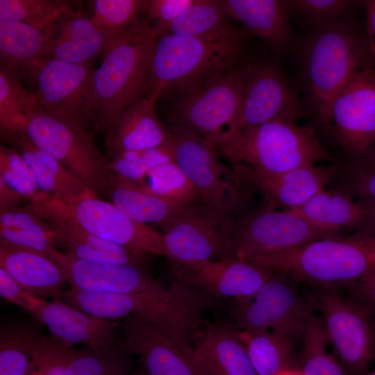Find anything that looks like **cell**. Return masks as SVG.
I'll use <instances>...</instances> for the list:
<instances>
[{
	"instance_id": "6da1fadb",
	"label": "cell",
	"mask_w": 375,
	"mask_h": 375,
	"mask_svg": "<svg viewBox=\"0 0 375 375\" xmlns=\"http://www.w3.org/2000/svg\"><path fill=\"white\" fill-rule=\"evenodd\" d=\"M355 12L310 26L294 49L303 90L321 124L338 92L372 61L365 24Z\"/></svg>"
},
{
	"instance_id": "7a4b0ae2",
	"label": "cell",
	"mask_w": 375,
	"mask_h": 375,
	"mask_svg": "<svg viewBox=\"0 0 375 375\" xmlns=\"http://www.w3.org/2000/svg\"><path fill=\"white\" fill-rule=\"evenodd\" d=\"M62 301L102 319L138 315L192 345L193 336L205 321V311H215L220 299L170 278L158 288L133 293L93 292L69 288Z\"/></svg>"
},
{
	"instance_id": "3957f363",
	"label": "cell",
	"mask_w": 375,
	"mask_h": 375,
	"mask_svg": "<svg viewBox=\"0 0 375 375\" xmlns=\"http://www.w3.org/2000/svg\"><path fill=\"white\" fill-rule=\"evenodd\" d=\"M247 34L228 22L195 37L157 35L147 95L173 99L224 74L244 60Z\"/></svg>"
},
{
	"instance_id": "277c9868",
	"label": "cell",
	"mask_w": 375,
	"mask_h": 375,
	"mask_svg": "<svg viewBox=\"0 0 375 375\" xmlns=\"http://www.w3.org/2000/svg\"><path fill=\"white\" fill-rule=\"evenodd\" d=\"M157 33L151 20H140L115 40L92 74L86 114L95 132L108 131L115 119L148 94Z\"/></svg>"
},
{
	"instance_id": "5b68a950",
	"label": "cell",
	"mask_w": 375,
	"mask_h": 375,
	"mask_svg": "<svg viewBox=\"0 0 375 375\" xmlns=\"http://www.w3.org/2000/svg\"><path fill=\"white\" fill-rule=\"evenodd\" d=\"M248 262L285 272L294 282L347 288L375 268V237L337 235Z\"/></svg>"
},
{
	"instance_id": "8992f818",
	"label": "cell",
	"mask_w": 375,
	"mask_h": 375,
	"mask_svg": "<svg viewBox=\"0 0 375 375\" xmlns=\"http://www.w3.org/2000/svg\"><path fill=\"white\" fill-rule=\"evenodd\" d=\"M219 150L236 172L266 176L315 165L319 160L338 163L319 142L312 128L285 118L247 127Z\"/></svg>"
},
{
	"instance_id": "52a82bcc",
	"label": "cell",
	"mask_w": 375,
	"mask_h": 375,
	"mask_svg": "<svg viewBox=\"0 0 375 375\" xmlns=\"http://www.w3.org/2000/svg\"><path fill=\"white\" fill-rule=\"evenodd\" d=\"M244 60L219 76L175 98L169 120L217 149L239 135Z\"/></svg>"
},
{
	"instance_id": "ba28073f",
	"label": "cell",
	"mask_w": 375,
	"mask_h": 375,
	"mask_svg": "<svg viewBox=\"0 0 375 375\" xmlns=\"http://www.w3.org/2000/svg\"><path fill=\"white\" fill-rule=\"evenodd\" d=\"M169 129L174 161L196 188L201 205L221 219L238 218L248 185L223 163L217 149L185 128Z\"/></svg>"
},
{
	"instance_id": "9c48e42d",
	"label": "cell",
	"mask_w": 375,
	"mask_h": 375,
	"mask_svg": "<svg viewBox=\"0 0 375 375\" xmlns=\"http://www.w3.org/2000/svg\"><path fill=\"white\" fill-rule=\"evenodd\" d=\"M25 132L78 178L96 197L106 194L110 172L108 158L95 146V131L52 115L43 110L30 116Z\"/></svg>"
},
{
	"instance_id": "30bf717a",
	"label": "cell",
	"mask_w": 375,
	"mask_h": 375,
	"mask_svg": "<svg viewBox=\"0 0 375 375\" xmlns=\"http://www.w3.org/2000/svg\"><path fill=\"white\" fill-rule=\"evenodd\" d=\"M310 301L322 315L329 343L347 375H367L375 360V323L357 303L331 286H312Z\"/></svg>"
},
{
	"instance_id": "8fae6325",
	"label": "cell",
	"mask_w": 375,
	"mask_h": 375,
	"mask_svg": "<svg viewBox=\"0 0 375 375\" xmlns=\"http://www.w3.org/2000/svg\"><path fill=\"white\" fill-rule=\"evenodd\" d=\"M287 274L276 272L252 297L236 300L232 312L242 333L270 331L297 343L305 332L314 307Z\"/></svg>"
},
{
	"instance_id": "7c38bea8",
	"label": "cell",
	"mask_w": 375,
	"mask_h": 375,
	"mask_svg": "<svg viewBox=\"0 0 375 375\" xmlns=\"http://www.w3.org/2000/svg\"><path fill=\"white\" fill-rule=\"evenodd\" d=\"M31 201L40 202L72 219L101 239L138 254H153L167 258L162 233L151 226L133 221L111 202L94 195L60 201L44 192Z\"/></svg>"
},
{
	"instance_id": "4fadbf2b",
	"label": "cell",
	"mask_w": 375,
	"mask_h": 375,
	"mask_svg": "<svg viewBox=\"0 0 375 375\" xmlns=\"http://www.w3.org/2000/svg\"><path fill=\"white\" fill-rule=\"evenodd\" d=\"M322 125L347 159L357 156L375 141V68L372 61L338 92Z\"/></svg>"
},
{
	"instance_id": "5bb4252c",
	"label": "cell",
	"mask_w": 375,
	"mask_h": 375,
	"mask_svg": "<svg viewBox=\"0 0 375 375\" xmlns=\"http://www.w3.org/2000/svg\"><path fill=\"white\" fill-rule=\"evenodd\" d=\"M334 235H337L313 226L288 210L266 208L233 219L231 227L234 256L247 261Z\"/></svg>"
},
{
	"instance_id": "9a60e30c",
	"label": "cell",
	"mask_w": 375,
	"mask_h": 375,
	"mask_svg": "<svg viewBox=\"0 0 375 375\" xmlns=\"http://www.w3.org/2000/svg\"><path fill=\"white\" fill-rule=\"evenodd\" d=\"M308 114L277 64L263 58L244 61L239 135L247 127L277 118L297 121Z\"/></svg>"
},
{
	"instance_id": "2e32d148",
	"label": "cell",
	"mask_w": 375,
	"mask_h": 375,
	"mask_svg": "<svg viewBox=\"0 0 375 375\" xmlns=\"http://www.w3.org/2000/svg\"><path fill=\"white\" fill-rule=\"evenodd\" d=\"M121 341L139 356L145 375H205L193 347L138 315L119 320Z\"/></svg>"
},
{
	"instance_id": "e0dca14e",
	"label": "cell",
	"mask_w": 375,
	"mask_h": 375,
	"mask_svg": "<svg viewBox=\"0 0 375 375\" xmlns=\"http://www.w3.org/2000/svg\"><path fill=\"white\" fill-rule=\"evenodd\" d=\"M232 220L221 219L200 205L169 221L160 228L167 259L190 262L235 257L231 240Z\"/></svg>"
},
{
	"instance_id": "ac0fdd59",
	"label": "cell",
	"mask_w": 375,
	"mask_h": 375,
	"mask_svg": "<svg viewBox=\"0 0 375 375\" xmlns=\"http://www.w3.org/2000/svg\"><path fill=\"white\" fill-rule=\"evenodd\" d=\"M172 278L218 299H248L276 274V271L234 256L190 262H169Z\"/></svg>"
},
{
	"instance_id": "d6986e66",
	"label": "cell",
	"mask_w": 375,
	"mask_h": 375,
	"mask_svg": "<svg viewBox=\"0 0 375 375\" xmlns=\"http://www.w3.org/2000/svg\"><path fill=\"white\" fill-rule=\"evenodd\" d=\"M94 71L90 62L44 59L32 73L43 110L87 128L86 106Z\"/></svg>"
},
{
	"instance_id": "ffe728a7",
	"label": "cell",
	"mask_w": 375,
	"mask_h": 375,
	"mask_svg": "<svg viewBox=\"0 0 375 375\" xmlns=\"http://www.w3.org/2000/svg\"><path fill=\"white\" fill-rule=\"evenodd\" d=\"M28 312L65 348L78 344L93 349L106 346L115 340L119 326V321L97 317L62 300L47 301L33 297Z\"/></svg>"
},
{
	"instance_id": "44dd1931",
	"label": "cell",
	"mask_w": 375,
	"mask_h": 375,
	"mask_svg": "<svg viewBox=\"0 0 375 375\" xmlns=\"http://www.w3.org/2000/svg\"><path fill=\"white\" fill-rule=\"evenodd\" d=\"M25 206L47 224L56 246L65 250L68 256L83 260L144 266L146 256L90 233L40 202L31 201Z\"/></svg>"
},
{
	"instance_id": "7402d4cb",
	"label": "cell",
	"mask_w": 375,
	"mask_h": 375,
	"mask_svg": "<svg viewBox=\"0 0 375 375\" xmlns=\"http://www.w3.org/2000/svg\"><path fill=\"white\" fill-rule=\"evenodd\" d=\"M158 94L147 95L123 110L107 131L106 156L108 160L122 153L156 148L172 142L169 128L159 119L156 110Z\"/></svg>"
},
{
	"instance_id": "603a6c76",
	"label": "cell",
	"mask_w": 375,
	"mask_h": 375,
	"mask_svg": "<svg viewBox=\"0 0 375 375\" xmlns=\"http://www.w3.org/2000/svg\"><path fill=\"white\" fill-rule=\"evenodd\" d=\"M341 165H316L299 167L280 174L266 176L251 172H237L248 185L256 188L265 198L266 208L299 206L324 190V187L337 176Z\"/></svg>"
},
{
	"instance_id": "cb8c5ba5",
	"label": "cell",
	"mask_w": 375,
	"mask_h": 375,
	"mask_svg": "<svg viewBox=\"0 0 375 375\" xmlns=\"http://www.w3.org/2000/svg\"><path fill=\"white\" fill-rule=\"evenodd\" d=\"M192 346L205 375H258L235 326L204 321L194 333Z\"/></svg>"
},
{
	"instance_id": "d4e9b609",
	"label": "cell",
	"mask_w": 375,
	"mask_h": 375,
	"mask_svg": "<svg viewBox=\"0 0 375 375\" xmlns=\"http://www.w3.org/2000/svg\"><path fill=\"white\" fill-rule=\"evenodd\" d=\"M228 17L247 34L262 39L276 56L294 51L297 39L290 25L292 9L282 0H221Z\"/></svg>"
},
{
	"instance_id": "484cf974",
	"label": "cell",
	"mask_w": 375,
	"mask_h": 375,
	"mask_svg": "<svg viewBox=\"0 0 375 375\" xmlns=\"http://www.w3.org/2000/svg\"><path fill=\"white\" fill-rule=\"evenodd\" d=\"M65 255L60 268L72 289L133 293L163 285L144 266L83 260Z\"/></svg>"
},
{
	"instance_id": "4316f807",
	"label": "cell",
	"mask_w": 375,
	"mask_h": 375,
	"mask_svg": "<svg viewBox=\"0 0 375 375\" xmlns=\"http://www.w3.org/2000/svg\"><path fill=\"white\" fill-rule=\"evenodd\" d=\"M0 267L32 296L61 300L67 283L61 268L46 255L0 238Z\"/></svg>"
},
{
	"instance_id": "83f0119b",
	"label": "cell",
	"mask_w": 375,
	"mask_h": 375,
	"mask_svg": "<svg viewBox=\"0 0 375 375\" xmlns=\"http://www.w3.org/2000/svg\"><path fill=\"white\" fill-rule=\"evenodd\" d=\"M47 38L46 58L85 64L101 56L116 39L105 34L79 12L60 17L43 31Z\"/></svg>"
},
{
	"instance_id": "f1b7e54d",
	"label": "cell",
	"mask_w": 375,
	"mask_h": 375,
	"mask_svg": "<svg viewBox=\"0 0 375 375\" xmlns=\"http://www.w3.org/2000/svg\"><path fill=\"white\" fill-rule=\"evenodd\" d=\"M111 173V172H110ZM110 202L133 221L160 228L200 205H187L157 194L138 181L110 174L106 192Z\"/></svg>"
},
{
	"instance_id": "f546056e",
	"label": "cell",
	"mask_w": 375,
	"mask_h": 375,
	"mask_svg": "<svg viewBox=\"0 0 375 375\" xmlns=\"http://www.w3.org/2000/svg\"><path fill=\"white\" fill-rule=\"evenodd\" d=\"M6 141L18 148L44 194L60 201L94 195L56 159L35 145L25 131Z\"/></svg>"
},
{
	"instance_id": "4dcf8cb0",
	"label": "cell",
	"mask_w": 375,
	"mask_h": 375,
	"mask_svg": "<svg viewBox=\"0 0 375 375\" xmlns=\"http://www.w3.org/2000/svg\"><path fill=\"white\" fill-rule=\"evenodd\" d=\"M313 226L335 235L356 228L362 219L360 203L339 191H321L304 203L288 209Z\"/></svg>"
},
{
	"instance_id": "1f68e13d",
	"label": "cell",
	"mask_w": 375,
	"mask_h": 375,
	"mask_svg": "<svg viewBox=\"0 0 375 375\" xmlns=\"http://www.w3.org/2000/svg\"><path fill=\"white\" fill-rule=\"evenodd\" d=\"M47 45L43 31L21 22L0 19L1 68L16 74L24 67L32 74L46 58Z\"/></svg>"
},
{
	"instance_id": "d6a6232c",
	"label": "cell",
	"mask_w": 375,
	"mask_h": 375,
	"mask_svg": "<svg viewBox=\"0 0 375 375\" xmlns=\"http://www.w3.org/2000/svg\"><path fill=\"white\" fill-rule=\"evenodd\" d=\"M0 238L36 250L60 267L66 258L56 248L47 224L26 206L0 212Z\"/></svg>"
},
{
	"instance_id": "836d02e7",
	"label": "cell",
	"mask_w": 375,
	"mask_h": 375,
	"mask_svg": "<svg viewBox=\"0 0 375 375\" xmlns=\"http://www.w3.org/2000/svg\"><path fill=\"white\" fill-rule=\"evenodd\" d=\"M241 335L258 375H281L298 369L294 341L270 331Z\"/></svg>"
},
{
	"instance_id": "e575fe53",
	"label": "cell",
	"mask_w": 375,
	"mask_h": 375,
	"mask_svg": "<svg viewBox=\"0 0 375 375\" xmlns=\"http://www.w3.org/2000/svg\"><path fill=\"white\" fill-rule=\"evenodd\" d=\"M43 110L35 92L25 89L16 74L0 68V132L6 140L23 131L28 118Z\"/></svg>"
},
{
	"instance_id": "d590c367",
	"label": "cell",
	"mask_w": 375,
	"mask_h": 375,
	"mask_svg": "<svg viewBox=\"0 0 375 375\" xmlns=\"http://www.w3.org/2000/svg\"><path fill=\"white\" fill-rule=\"evenodd\" d=\"M42 334L22 322L1 325L0 375H26Z\"/></svg>"
},
{
	"instance_id": "8d00e7d4",
	"label": "cell",
	"mask_w": 375,
	"mask_h": 375,
	"mask_svg": "<svg viewBox=\"0 0 375 375\" xmlns=\"http://www.w3.org/2000/svg\"><path fill=\"white\" fill-rule=\"evenodd\" d=\"M301 341L297 365L301 375H347L340 362L327 351L329 340L319 317L311 315Z\"/></svg>"
},
{
	"instance_id": "74e56055",
	"label": "cell",
	"mask_w": 375,
	"mask_h": 375,
	"mask_svg": "<svg viewBox=\"0 0 375 375\" xmlns=\"http://www.w3.org/2000/svg\"><path fill=\"white\" fill-rule=\"evenodd\" d=\"M130 354L120 339L95 349H74L69 375H128Z\"/></svg>"
},
{
	"instance_id": "f35d334b",
	"label": "cell",
	"mask_w": 375,
	"mask_h": 375,
	"mask_svg": "<svg viewBox=\"0 0 375 375\" xmlns=\"http://www.w3.org/2000/svg\"><path fill=\"white\" fill-rule=\"evenodd\" d=\"M228 16L221 0H194L178 17L153 25L157 35L195 37L209 33L227 23Z\"/></svg>"
},
{
	"instance_id": "ab89813d",
	"label": "cell",
	"mask_w": 375,
	"mask_h": 375,
	"mask_svg": "<svg viewBox=\"0 0 375 375\" xmlns=\"http://www.w3.org/2000/svg\"><path fill=\"white\" fill-rule=\"evenodd\" d=\"M336 190L356 201L375 200V141L346 160L338 174Z\"/></svg>"
},
{
	"instance_id": "60d3db41",
	"label": "cell",
	"mask_w": 375,
	"mask_h": 375,
	"mask_svg": "<svg viewBox=\"0 0 375 375\" xmlns=\"http://www.w3.org/2000/svg\"><path fill=\"white\" fill-rule=\"evenodd\" d=\"M148 0H95L92 22L108 36L116 39L140 20Z\"/></svg>"
},
{
	"instance_id": "b9f144b4",
	"label": "cell",
	"mask_w": 375,
	"mask_h": 375,
	"mask_svg": "<svg viewBox=\"0 0 375 375\" xmlns=\"http://www.w3.org/2000/svg\"><path fill=\"white\" fill-rule=\"evenodd\" d=\"M73 10L62 1L0 0V19L25 23L43 31Z\"/></svg>"
},
{
	"instance_id": "7bdbcfd3",
	"label": "cell",
	"mask_w": 375,
	"mask_h": 375,
	"mask_svg": "<svg viewBox=\"0 0 375 375\" xmlns=\"http://www.w3.org/2000/svg\"><path fill=\"white\" fill-rule=\"evenodd\" d=\"M138 181L157 194L187 205H201L196 188L175 161L153 167Z\"/></svg>"
},
{
	"instance_id": "ee69618b",
	"label": "cell",
	"mask_w": 375,
	"mask_h": 375,
	"mask_svg": "<svg viewBox=\"0 0 375 375\" xmlns=\"http://www.w3.org/2000/svg\"><path fill=\"white\" fill-rule=\"evenodd\" d=\"M173 161L174 157L172 142L156 148L122 153L110 159L107 168L114 174L140 181L153 167Z\"/></svg>"
},
{
	"instance_id": "f6af8a7d",
	"label": "cell",
	"mask_w": 375,
	"mask_h": 375,
	"mask_svg": "<svg viewBox=\"0 0 375 375\" xmlns=\"http://www.w3.org/2000/svg\"><path fill=\"white\" fill-rule=\"evenodd\" d=\"M0 179L29 201L42 192L31 168L16 149L1 145Z\"/></svg>"
},
{
	"instance_id": "bcb514c9",
	"label": "cell",
	"mask_w": 375,
	"mask_h": 375,
	"mask_svg": "<svg viewBox=\"0 0 375 375\" xmlns=\"http://www.w3.org/2000/svg\"><path fill=\"white\" fill-rule=\"evenodd\" d=\"M73 348H65L42 335L31 356L26 375H69Z\"/></svg>"
},
{
	"instance_id": "7dc6e473",
	"label": "cell",
	"mask_w": 375,
	"mask_h": 375,
	"mask_svg": "<svg viewBox=\"0 0 375 375\" xmlns=\"http://www.w3.org/2000/svg\"><path fill=\"white\" fill-rule=\"evenodd\" d=\"M287 3L310 26L333 20L362 6V1L349 0H289Z\"/></svg>"
},
{
	"instance_id": "c3c4849f",
	"label": "cell",
	"mask_w": 375,
	"mask_h": 375,
	"mask_svg": "<svg viewBox=\"0 0 375 375\" xmlns=\"http://www.w3.org/2000/svg\"><path fill=\"white\" fill-rule=\"evenodd\" d=\"M194 0H148L147 18L155 25L169 23L178 17Z\"/></svg>"
},
{
	"instance_id": "681fc988",
	"label": "cell",
	"mask_w": 375,
	"mask_h": 375,
	"mask_svg": "<svg viewBox=\"0 0 375 375\" xmlns=\"http://www.w3.org/2000/svg\"><path fill=\"white\" fill-rule=\"evenodd\" d=\"M345 288L349 290L351 300L375 317V268Z\"/></svg>"
},
{
	"instance_id": "f907efd6",
	"label": "cell",
	"mask_w": 375,
	"mask_h": 375,
	"mask_svg": "<svg viewBox=\"0 0 375 375\" xmlns=\"http://www.w3.org/2000/svg\"><path fill=\"white\" fill-rule=\"evenodd\" d=\"M0 296L26 311L33 297L2 267H0Z\"/></svg>"
},
{
	"instance_id": "816d5d0a",
	"label": "cell",
	"mask_w": 375,
	"mask_h": 375,
	"mask_svg": "<svg viewBox=\"0 0 375 375\" xmlns=\"http://www.w3.org/2000/svg\"><path fill=\"white\" fill-rule=\"evenodd\" d=\"M357 201L362 207V219L356 232L375 237V200Z\"/></svg>"
},
{
	"instance_id": "f5cc1de1",
	"label": "cell",
	"mask_w": 375,
	"mask_h": 375,
	"mask_svg": "<svg viewBox=\"0 0 375 375\" xmlns=\"http://www.w3.org/2000/svg\"><path fill=\"white\" fill-rule=\"evenodd\" d=\"M366 15V31L371 59L375 68V0L362 1Z\"/></svg>"
},
{
	"instance_id": "db71d44e",
	"label": "cell",
	"mask_w": 375,
	"mask_h": 375,
	"mask_svg": "<svg viewBox=\"0 0 375 375\" xmlns=\"http://www.w3.org/2000/svg\"><path fill=\"white\" fill-rule=\"evenodd\" d=\"M26 198L0 179V212L14 210Z\"/></svg>"
},
{
	"instance_id": "11a10c76",
	"label": "cell",
	"mask_w": 375,
	"mask_h": 375,
	"mask_svg": "<svg viewBox=\"0 0 375 375\" xmlns=\"http://www.w3.org/2000/svg\"><path fill=\"white\" fill-rule=\"evenodd\" d=\"M367 375H375V370L371 372H369Z\"/></svg>"
}]
</instances>
